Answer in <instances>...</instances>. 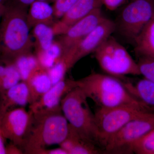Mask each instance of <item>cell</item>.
<instances>
[{"mask_svg": "<svg viewBox=\"0 0 154 154\" xmlns=\"http://www.w3.org/2000/svg\"><path fill=\"white\" fill-rule=\"evenodd\" d=\"M6 0H0V4H5Z\"/></svg>", "mask_w": 154, "mask_h": 154, "instance_id": "cell-34", "label": "cell"}, {"mask_svg": "<svg viewBox=\"0 0 154 154\" xmlns=\"http://www.w3.org/2000/svg\"><path fill=\"white\" fill-rule=\"evenodd\" d=\"M69 69L66 62L62 57L52 67L47 70L53 85L65 79L66 74Z\"/></svg>", "mask_w": 154, "mask_h": 154, "instance_id": "cell-25", "label": "cell"}, {"mask_svg": "<svg viewBox=\"0 0 154 154\" xmlns=\"http://www.w3.org/2000/svg\"><path fill=\"white\" fill-rule=\"evenodd\" d=\"M26 83L30 91V105L40 99L53 85L47 70L42 67L30 76Z\"/></svg>", "mask_w": 154, "mask_h": 154, "instance_id": "cell-17", "label": "cell"}, {"mask_svg": "<svg viewBox=\"0 0 154 154\" xmlns=\"http://www.w3.org/2000/svg\"><path fill=\"white\" fill-rule=\"evenodd\" d=\"M36 0H14L13 4L28 10L30 5Z\"/></svg>", "mask_w": 154, "mask_h": 154, "instance_id": "cell-31", "label": "cell"}, {"mask_svg": "<svg viewBox=\"0 0 154 154\" xmlns=\"http://www.w3.org/2000/svg\"><path fill=\"white\" fill-rule=\"evenodd\" d=\"M21 81L14 62L4 59L0 61V95Z\"/></svg>", "mask_w": 154, "mask_h": 154, "instance_id": "cell-20", "label": "cell"}, {"mask_svg": "<svg viewBox=\"0 0 154 154\" xmlns=\"http://www.w3.org/2000/svg\"><path fill=\"white\" fill-rule=\"evenodd\" d=\"M153 128L154 116L132 120L108 139L103 152L108 154H132L135 143Z\"/></svg>", "mask_w": 154, "mask_h": 154, "instance_id": "cell-8", "label": "cell"}, {"mask_svg": "<svg viewBox=\"0 0 154 154\" xmlns=\"http://www.w3.org/2000/svg\"><path fill=\"white\" fill-rule=\"evenodd\" d=\"M5 138L3 135L1 125H0V154H5L6 153V146L5 144Z\"/></svg>", "mask_w": 154, "mask_h": 154, "instance_id": "cell-32", "label": "cell"}, {"mask_svg": "<svg viewBox=\"0 0 154 154\" xmlns=\"http://www.w3.org/2000/svg\"><path fill=\"white\" fill-rule=\"evenodd\" d=\"M137 64L140 75L154 83V59L140 57Z\"/></svg>", "mask_w": 154, "mask_h": 154, "instance_id": "cell-26", "label": "cell"}, {"mask_svg": "<svg viewBox=\"0 0 154 154\" xmlns=\"http://www.w3.org/2000/svg\"><path fill=\"white\" fill-rule=\"evenodd\" d=\"M115 31V22L105 17L82 41L63 55L69 69L83 58L94 53Z\"/></svg>", "mask_w": 154, "mask_h": 154, "instance_id": "cell-9", "label": "cell"}, {"mask_svg": "<svg viewBox=\"0 0 154 154\" xmlns=\"http://www.w3.org/2000/svg\"><path fill=\"white\" fill-rule=\"evenodd\" d=\"M78 87L77 81L64 79L54 85L37 101L29 105L32 112L56 110L60 108L64 97L74 88Z\"/></svg>", "mask_w": 154, "mask_h": 154, "instance_id": "cell-13", "label": "cell"}, {"mask_svg": "<svg viewBox=\"0 0 154 154\" xmlns=\"http://www.w3.org/2000/svg\"><path fill=\"white\" fill-rule=\"evenodd\" d=\"M32 113V124L22 147L24 153L34 154L49 146L59 145L66 138L69 125L61 107Z\"/></svg>", "mask_w": 154, "mask_h": 154, "instance_id": "cell-3", "label": "cell"}, {"mask_svg": "<svg viewBox=\"0 0 154 154\" xmlns=\"http://www.w3.org/2000/svg\"><path fill=\"white\" fill-rule=\"evenodd\" d=\"M154 15V0H130L115 22L116 30L134 42Z\"/></svg>", "mask_w": 154, "mask_h": 154, "instance_id": "cell-7", "label": "cell"}, {"mask_svg": "<svg viewBox=\"0 0 154 154\" xmlns=\"http://www.w3.org/2000/svg\"><path fill=\"white\" fill-rule=\"evenodd\" d=\"M101 69L116 78L127 75H140L137 63L126 48L110 36L94 52Z\"/></svg>", "mask_w": 154, "mask_h": 154, "instance_id": "cell-6", "label": "cell"}, {"mask_svg": "<svg viewBox=\"0 0 154 154\" xmlns=\"http://www.w3.org/2000/svg\"><path fill=\"white\" fill-rule=\"evenodd\" d=\"M133 153L154 154V128L146 134L135 143Z\"/></svg>", "mask_w": 154, "mask_h": 154, "instance_id": "cell-24", "label": "cell"}, {"mask_svg": "<svg viewBox=\"0 0 154 154\" xmlns=\"http://www.w3.org/2000/svg\"><path fill=\"white\" fill-rule=\"evenodd\" d=\"M59 146L67 154H97L103 152L96 143L80 135L70 125L67 136Z\"/></svg>", "mask_w": 154, "mask_h": 154, "instance_id": "cell-15", "label": "cell"}, {"mask_svg": "<svg viewBox=\"0 0 154 154\" xmlns=\"http://www.w3.org/2000/svg\"><path fill=\"white\" fill-rule=\"evenodd\" d=\"M54 18L53 7L44 1H34L27 11V21L30 28L40 24L53 26L55 22Z\"/></svg>", "mask_w": 154, "mask_h": 154, "instance_id": "cell-16", "label": "cell"}, {"mask_svg": "<svg viewBox=\"0 0 154 154\" xmlns=\"http://www.w3.org/2000/svg\"><path fill=\"white\" fill-rule=\"evenodd\" d=\"M0 117L14 108L24 107L31 103L30 91L27 83L21 81L1 94Z\"/></svg>", "mask_w": 154, "mask_h": 154, "instance_id": "cell-14", "label": "cell"}, {"mask_svg": "<svg viewBox=\"0 0 154 154\" xmlns=\"http://www.w3.org/2000/svg\"><path fill=\"white\" fill-rule=\"evenodd\" d=\"M136 53L154 59V15L134 41Z\"/></svg>", "mask_w": 154, "mask_h": 154, "instance_id": "cell-18", "label": "cell"}, {"mask_svg": "<svg viewBox=\"0 0 154 154\" xmlns=\"http://www.w3.org/2000/svg\"><path fill=\"white\" fill-rule=\"evenodd\" d=\"M126 1V0H102V5L110 11H115Z\"/></svg>", "mask_w": 154, "mask_h": 154, "instance_id": "cell-28", "label": "cell"}, {"mask_svg": "<svg viewBox=\"0 0 154 154\" xmlns=\"http://www.w3.org/2000/svg\"><path fill=\"white\" fill-rule=\"evenodd\" d=\"M102 0H79L66 12L52 27L55 36L65 33L72 26L94 10L102 8Z\"/></svg>", "mask_w": 154, "mask_h": 154, "instance_id": "cell-12", "label": "cell"}, {"mask_svg": "<svg viewBox=\"0 0 154 154\" xmlns=\"http://www.w3.org/2000/svg\"><path fill=\"white\" fill-rule=\"evenodd\" d=\"M33 117L32 111H27L24 107L14 108L4 113L0 117V125L5 139L22 149Z\"/></svg>", "mask_w": 154, "mask_h": 154, "instance_id": "cell-10", "label": "cell"}, {"mask_svg": "<svg viewBox=\"0 0 154 154\" xmlns=\"http://www.w3.org/2000/svg\"><path fill=\"white\" fill-rule=\"evenodd\" d=\"M32 28L35 39L36 52L44 51L48 49L54 41L55 36L52 26L40 24L35 25Z\"/></svg>", "mask_w": 154, "mask_h": 154, "instance_id": "cell-21", "label": "cell"}, {"mask_svg": "<svg viewBox=\"0 0 154 154\" xmlns=\"http://www.w3.org/2000/svg\"><path fill=\"white\" fill-rule=\"evenodd\" d=\"M27 11L13 3L6 5L0 22V53L3 59L14 62L20 56L30 52L33 43Z\"/></svg>", "mask_w": 154, "mask_h": 154, "instance_id": "cell-1", "label": "cell"}, {"mask_svg": "<svg viewBox=\"0 0 154 154\" xmlns=\"http://www.w3.org/2000/svg\"><path fill=\"white\" fill-rule=\"evenodd\" d=\"M24 153L23 149L19 146L11 143L9 145L6 146L7 154H22Z\"/></svg>", "mask_w": 154, "mask_h": 154, "instance_id": "cell-30", "label": "cell"}, {"mask_svg": "<svg viewBox=\"0 0 154 154\" xmlns=\"http://www.w3.org/2000/svg\"><path fill=\"white\" fill-rule=\"evenodd\" d=\"M77 82L78 87L88 99L93 100L99 108L109 109L127 105L149 107L130 94L123 82L118 78L93 73Z\"/></svg>", "mask_w": 154, "mask_h": 154, "instance_id": "cell-2", "label": "cell"}, {"mask_svg": "<svg viewBox=\"0 0 154 154\" xmlns=\"http://www.w3.org/2000/svg\"><path fill=\"white\" fill-rule=\"evenodd\" d=\"M79 0H54L53 6L54 17L60 19Z\"/></svg>", "mask_w": 154, "mask_h": 154, "instance_id": "cell-27", "label": "cell"}, {"mask_svg": "<svg viewBox=\"0 0 154 154\" xmlns=\"http://www.w3.org/2000/svg\"><path fill=\"white\" fill-rule=\"evenodd\" d=\"M105 18L102 8L96 9L59 36L57 41L60 45L63 54L82 41Z\"/></svg>", "mask_w": 154, "mask_h": 154, "instance_id": "cell-11", "label": "cell"}, {"mask_svg": "<svg viewBox=\"0 0 154 154\" xmlns=\"http://www.w3.org/2000/svg\"><path fill=\"white\" fill-rule=\"evenodd\" d=\"M34 154H67L65 150L60 147L52 149H42L34 152Z\"/></svg>", "mask_w": 154, "mask_h": 154, "instance_id": "cell-29", "label": "cell"}, {"mask_svg": "<svg viewBox=\"0 0 154 154\" xmlns=\"http://www.w3.org/2000/svg\"><path fill=\"white\" fill-rule=\"evenodd\" d=\"M123 83L130 94L154 110V83L144 78L135 84L130 82Z\"/></svg>", "mask_w": 154, "mask_h": 154, "instance_id": "cell-19", "label": "cell"}, {"mask_svg": "<svg viewBox=\"0 0 154 154\" xmlns=\"http://www.w3.org/2000/svg\"><path fill=\"white\" fill-rule=\"evenodd\" d=\"M95 116L96 141L103 151L108 139L122 127L134 119L154 117V110L149 107L132 105L99 108Z\"/></svg>", "mask_w": 154, "mask_h": 154, "instance_id": "cell-4", "label": "cell"}, {"mask_svg": "<svg viewBox=\"0 0 154 154\" xmlns=\"http://www.w3.org/2000/svg\"><path fill=\"white\" fill-rule=\"evenodd\" d=\"M6 6V5L5 4H0V22H1V19L2 17L5 10Z\"/></svg>", "mask_w": 154, "mask_h": 154, "instance_id": "cell-33", "label": "cell"}, {"mask_svg": "<svg viewBox=\"0 0 154 154\" xmlns=\"http://www.w3.org/2000/svg\"><path fill=\"white\" fill-rule=\"evenodd\" d=\"M63 55V51L60 45L54 41L48 49L36 52V56L40 66L47 70L59 60Z\"/></svg>", "mask_w": 154, "mask_h": 154, "instance_id": "cell-23", "label": "cell"}, {"mask_svg": "<svg viewBox=\"0 0 154 154\" xmlns=\"http://www.w3.org/2000/svg\"><path fill=\"white\" fill-rule=\"evenodd\" d=\"M88 99L84 91L78 86L63 97L61 109L70 126L98 145L95 114L91 111Z\"/></svg>", "mask_w": 154, "mask_h": 154, "instance_id": "cell-5", "label": "cell"}, {"mask_svg": "<svg viewBox=\"0 0 154 154\" xmlns=\"http://www.w3.org/2000/svg\"><path fill=\"white\" fill-rule=\"evenodd\" d=\"M14 62L19 71L22 81L26 82L30 76L41 67L36 55L30 52L20 56Z\"/></svg>", "mask_w": 154, "mask_h": 154, "instance_id": "cell-22", "label": "cell"}]
</instances>
